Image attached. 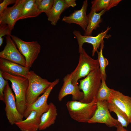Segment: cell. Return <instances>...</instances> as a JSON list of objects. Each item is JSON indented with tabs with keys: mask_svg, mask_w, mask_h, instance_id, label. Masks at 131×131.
<instances>
[{
	"mask_svg": "<svg viewBox=\"0 0 131 131\" xmlns=\"http://www.w3.org/2000/svg\"><path fill=\"white\" fill-rule=\"evenodd\" d=\"M16 0H4L0 4V14L2 13L9 5L15 4Z\"/></svg>",
	"mask_w": 131,
	"mask_h": 131,
	"instance_id": "cell-29",
	"label": "cell"
},
{
	"mask_svg": "<svg viewBox=\"0 0 131 131\" xmlns=\"http://www.w3.org/2000/svg\"><path fill=\"white\" fill-rule=\"evenodd\" d=\"M106 11L103 10L98 13L91 9L89 14L87 15L88 24L86 29L84 31V35L91 36L93 31L99 27V24L102 21V16Z\"/></svg>",
	"mask_w": 131,
	"mask_h": 131,
	"instance_id": "cell-19",
	"label": "cell"
},
{
	"mask_svg": "<svg viewBox=\"0 0 131 131\" xmlns=\"http://www.w3.org/2000/svg\"><path fill=\"white\" fill-rule=\"evenodd\" d=\"M108 102L114 103L127 115L131 123V97L111 89Z\"/></svg>",
	"mask_w": 131,
	"mask_h": 131,
	"instance_id": "cell-14",
	"label": "cell"
},
{
	"mask_svg": "<svg viewBox=\"0 0 131 131\" xmlns=\"http://www.w3.org/2000/svg\"><path fill=\"white\" fill-rule=\"evenodd\" d=\"M97 103V109L93 116L88 123H104L110 127H116L120 124L117 119L114 118L111 115L106 101H98Z\"/></svg>",
	"mask_w": 131,
	"mask_h": 131,
	"instance_id": "cell-8",
	"label": "cell"
},
{
	"mask_svg": "<svg viewBox=\"0 0 131 131\" xmlns=\"http://www.w3.org/2000/svg\"><path fill=\"white\" fill-rule=\"evenodd\" d=\"M79 89L84 94L83 98L80 101L89 103L95 99L101 83V76L99 68L90 72L84 79L79 80Z\"/></svg>",
	"mask_w": 131,
	"mask_h": 131,
	"instance_id": "cell-3",
	"label": "cell"
},
{
	"mask_svg": "<svg viewBox=\"0 0 131 131\" xmlns=\"http://www.w3.org/2000/svg\"><path fill=\"white\" fill-rule=\"evenodd\" d=\"M10 36L20 53L24 57L26 61V67L29 69L40 52V45L36 41H26L11 34Z\"/></svg>",
	"mask_w": 131,
	"mask_h": 131,
	"instance_id": "cell-6",
	"label": "cell"
},
{
	"mask_svg": "<svg viewBox=\"0 0 131 131\" xmlns=\"http://www.w3.org/2000/svg\"><path fill=\"white\" fill-rule=\"evenodd\" d=\"M49 107L48 110L43 113L41 118V122L39 130H45L55 122L57 115L56 106L52 102L49 104Z\"/></svg>",
	"mask_w": 131,
	"mask_h": 131,
	"instance_id": "cell-18",
	"label": "cell"
},
{
	"mask_svg": "<svg viewBox=\"0 0 131 131\" xmlns=\"http://www.w3.org/2000/svg\"><path fill=\"white\" fill-rule=\"evenodd\" d=\"M26 0H16L12 7H7L0 14V25H7L12 31Z\"/></svg>",
	"mask_w": 131,
	"mask_h": 131,
	"instance_id": "cell-12",
	"label": "cell"
},
{
	"mask_svg": "<svg viewBox=\"0 0 131 131\" xmlns=\"http://www.w3.org/2000/svg\"><path fill=\"white\" fill-rule=\"evenodd\" d=\"M67 8L64 0H54L52 8L47 16L48 20L51 25H56L60 19L61 14Z\"/></svg>",
	"mask_w": 131,
	"mask_h": 131,
	"instance_id": "cell-21",
	"label": "cell"
},
{
	"mask_svg": "<svg viewBox=\"0 0 131 131\" xmlns=\"http://www.w3.org/2000/svg\"><path fill=\"white\" fill-rule=\"evenodd\" d=\"M111 28V27L108 26L105 31H102L97 35L94 36L83 35L79 31L76 30L74 31L73 33L77 40L79 46L78 51H79L83 48L82 46L84 43L91 44L93 47L92 56H94L95 52L99 49L101 43L104 41V39H108L111 37L110 34H107Z\"/></svg>",
	"mask_w": 131,
	"mask_h": 131,
	"instance_id": "cell-9",
	"label": "cell"
},
{
	"mask_svg": "<svg viewBox=\"0 0 131 131\" xmlns=\"http://www.w3.org/2000/svg\"><path fill=\"white\" fill-rule=\"evenodd\" d=\"M63 84L59 92L58 98L59 101L67 95L72 96L73 100L80 101L84 97V94L80 91L78 85H75L72 82L70 73L67 74L63 78Z\"/></svg>",
	"mask_w": 131,
	"mask_h": 131,
	"instance_id": "cell-13",
	"label": "cell"
},
{
	"mask_svg": "<svg viewBox=\"0 0 131 131\" xmlns=\"http://www.w3.org/2000/svg\"><path fill=\"white\" fill-rule=\"evenodd\" d=\"M9 35L6 36V44L0 52V57L9 61L26 66L25 58L17 48L14 41Z\"/></svg>",
	"mask_w": 131,
	"mask_h": 131,
	"instance_id": "cell-10",
	"label": "cell"
},
{
	"mask_svg": "<svg viewBox=\"0 0 131 131\" xmlns=\"http://www.w3.org/2000/svg\"><path fill=\"white\" fill-rule=\"evenodd\" d=\"M35 1L26 0L16 19V22L20 20L37 17L41 13L37 8Z\"/></svg>",
	"mask_w": 131,
	"mask_h": 131,
	"instance_id": "cell-20",
	"label": "cell"
},
{
	"mask_svg": "<svg viewBox=\"0 0 131 131\" xmlns=\"http://www.w3.org/2000/svg\"><path fill=\"white\" fill-rule=\"evenodd\" d=\"M88 5V0H85L80 9L75 10L69 16H64L62 21L69 24L78 25L85 31L88 24V17L86 14Z\"/></svg>",
	"mask_w": 131,
	"mask_h": 131,
	"instance_id": "cell-15",
	"label": "cell"
},
{
	"mask_svg": "<svg viewBox=\"0 0 131 131\" xmlns=\"http://www.w3.org/2000/svg\"><path fill=\"white\" fill-rule=\"evenodd\" d=\"M107 104L110 112L115 113L122 125L124 127H127L130 123L126 114L114 103L107 101Z\"/></svg>",
	"mask_w": 131,
	"mask_h": 131,
	"instance_id": "cell-23",
	"label": "cell"
},
{
	"mask_svg": "<svg viewBox=\"0 0 131 131\" xmlns=\"http://www.w3.org/2000/svg\"><path fill=\"white\" fill-rule=\"evenodd\" d=\"M11 30L7 25H0V46L3 43V38L2 37L5 35H10L11 34Z\"/></svg>",
	"mask_w": 131,
	"mask_h": 131,
	"instance_id": "cell-27",
	"label": "cell"
},
{
	"mask_svg": "<svg viewBox=\"0 0 131 131\" xmlns=\"http://www.w3.org/2000/svg\"><path fill=\"white\" fill-rule=\"evenodd\" d=\"M54 2V0H36L35 3L41 13L44 12L47 16L51 9Z\"/></svg>",
	"mask_w": 131,
	"mask_h": 131,
	"instance_id": "cell-26",
	"label": "cell"
},
{
	"mask_svg": "<svg viewBox=\"0 0 131 131\" xmlns=\"http://www.w3.org/2000/svg\"><path fill=\"white\" fill-rule=\"evenodd\" d=\"M79 61L74 70L70 73L72 83L75 85H78V81L82 78L86 77L90 72L99 68L98 59L91 57L83 48L79 51Z\"/></svg>",
	"mask_w": 131,
	"mask_h": 131,
	"instance_id": "cell-5",
	"label": "cell"
},
{
	"mask_svg": "<svg viewBox=\"0 0 131 131\" xmlns=\"http://www.w3.org/2000/svg\"><path fill=\"white\" fill-rule=\"evenodd\" d=\"M8 83V81L3 77L2 72L0 70V100L3 101L4 100V90Z\"/></svg>",
	"mask_w": 131,
	"mask_h": 131,
	"instance_id": "cell-28",
	"label": "cell"
},
{
	"mask_svg": "<svg viewBox=\"0 0 131 131\" xmlns=\"http://www.w3.org/2000/svg\"><path fill=\"white\" fill-rule=\"evenodd\" d=\"M121 0H94L91 1V9L96 12L103 10L106 11L116 6Z\"/></svg>",
	"mask_w": 131,
	"mask_h": 131,
	"instance_id": "cell-22",
	"label": "cell"
},
{
	"mask_svg": "<svg viewBox=\"0 0 131 131\" xmlns=\"http://www.w3.org/2000/svg\"><path fill=\"white\" fill-rule=\"evenodd\" d=\"M59 79H56L51 83L45 92L33 103L27 107L23 115L24 117L26 118L33 110L37 111L41 115L47 111L49 106L47 103L49 95L54 87L59 82Z\"/></svg>",
	"mask_w": 131,
	"mask_h": 131,
	"instance_id": "cell-11",
	"label": "cell"
},
{
	"mask_svg": "<svg viewBox=\"0 0 131 131\" xmlns=\"http://www.w3.org/2000/svg\"><path fill=\"white\" fill-rule=\"evenodd\" d=\"M116 128H117L116 131H129L126 129L121 124H119Z\"/></svg>",
	"mask_w": 131,
	"mask_h": 131,
	"instance_id": "cell-31",
	"label": "cell"
},
{
	"mask_svg": "<svg viewBox=\"0 0 131 131\" xmlns=\"http://www.w3.org/2000/svg\"><path fill=\"white\" fill-rule=\"evenodd\" d=\"M26 77L29 82L26 95L27 107L35 102L41 94L45 92L52 82L42 78L32 70L28 71Z\"/></svg>",
	"mask_w": 131,
	"mask_h": 131,
	"instance_id": "cell-4",
	"label": "cell"
},
{
	"mask_svg": "<svg viewBox=\"0 0 131 131\" xmlns=\"http://www.w3.org/2000/svg\"><path fill=\"white\" fill-rule=\"evenodd\" d=\"M106 80L101 78V83L97 96V101H108L111 89L109 88L106 83Z\"/></svg>",
	"mask_w": 131,
	"mask_h": 131,
	"instance_id": "cell-25",
	"label": "cell"
},
{
	"mask_svg": "<svg viewBox=\"0 0 131 131\" xmlns=\"http://www.w3.org/2000/svg\"><path fill=\"white\" fill-rule=\"evenodd\" d=\"M41 115L37 111L33 110L25 119L16 122L15 124L21 131H37L39 130Z\"/></svg>",
	"mask_w": 131,
	"mask_h": 131,
	"instance_id": "cell-16",
	"label": "cell"
},
{
	"mask_svg": "<svg viewBox=\"0 0 131 131\" xmlns=\"http://www.w3.org/2000/svg\"><path fill=\"white\" fill-rule=\"evenodd\" d=\"M2 73L3 78L11 82V88L15 95L17 109L23 115L27 108L26 95L28 85V79L26 77L15 75L6 72Z\"/></svg>",
	"mask_w": 131,
	"mask_h": 131,
	"instance_id": "cell-1",
	"label": "cell"
},
{
	"mask_svg": "<svg viewBox=\"0 0 131 131\" xmlns=\"http://www.w3.org/2000/svg\"><path fill=\"white\" fill-rule=\"evenodd\" d=\"M97 102L96 99L89 103L72 100L68 101L66 106L72 119L79 122L88 123L97 109Z\"/></svg>",
	"mask_w": 131,
	"mask_h": 131,
	"instance_id": "cell-2",
	"label": "cell"
},
{
	"mask_svg": "<svg viewBox=\"0 0 131 131\" xmlns=\"http://www.w3.org/2000/svg\"><path fill=\"white\" fill-rule=\"evenodd\" d=\"M64 1L68 8L70 7H74L76 6L75 0H64Z\"/></svg>",
	"mask_w": 131,
	"mask_h": 131,
	"instance_id": "cell-30",
	"label": "cell"
},
{
	"mask_svg": "<svg viewBox=\"0 0 131 131\" xmlns=\"http://www.w3.org/2000/svg\"><path fill=\"white\" fill-rule=\"evenodd\" d=\"M104 41L101 43L100 51L98 50L96 52L98 54V59L99 64V69L101 74V78L106 80V75L105 71L106 68L108 64V61L106 58H105L103 54L102 51L104 47Z\"/></svg>",
	"mask_w": 131,
	"mask_h": 131,
	"instance_id": "cell-24",
	"label": "cell"
},
{
	"mask_svg": "<svg viewBox=\"0 0 131 131\" xmlns=\"http://www.w3.org/2000/svg\"><path fill=\"white\" fill-rule=\"evenodd\" d=\"M0 69L2 72H6L12 75L26 77L29 71L26 66L0 58Z\"/></svg>",
	"mask_w": 131,
	"mask_h": 131,
	"instance_id": "cell-17",
	"label": "cell"
},
{
	"mask_svg": "<svg viewBox=\"0 0 131 131\" xmlns=\"http://www.w3.org/2000/svg\"><path fill=\"white\" fill-rule=\"evenodd\" d=\"M4 102L5 104V110L8 122L11 125L23 120V115L18 111L16 107L15 97L8 83L4 90Z\"/></svg>",
	"mask_w": 131,
	"mask_h": 131,
	"instance_id": "cell-7",
	"label": "cell"
}]
</instances>
